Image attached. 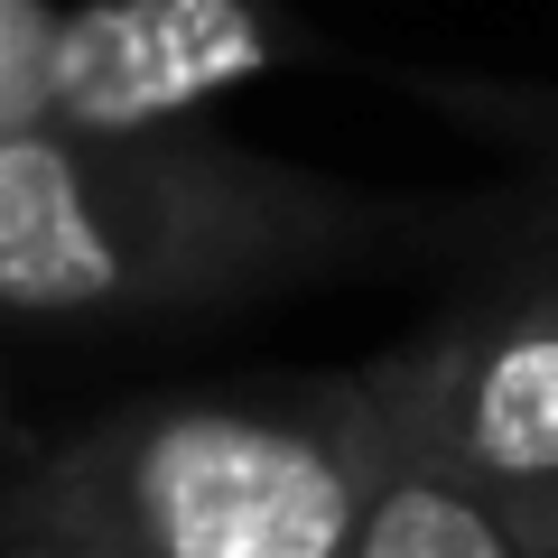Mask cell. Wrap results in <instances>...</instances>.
<instances>
[{
    "label": "cell",
    "instance_id": "3",
    "mask_svg": "<svg viewBox=\"0 0 558 558\" xmlns=\"http://www.w3.org/2000/svg\"><path fill=\"white\" fill-rule=\"evenodd\" d=\"M344 391L391 465H438L494 502L558 484V252L457 299Z\"/></svg>",
    "mask_w": 558,
    "mask_h": 558
},
{
    "label": "cell",
    "instance_id": "7",
    "mask_svg": "<svg viewBox=\"0 0 558 558\" xmlns=\"http://www.w3.org/2000/svg\"><path fill=\"white\" fill-rule=\"evenodd\" d=\"M502 521H512L521 558H558V484H539V494H512V502H502Z\"/></svg>",
    "mask_w": 558,
    "mask_h": 558
},
{
    "label": "cell",
    "instance_id": "1",
    "mask_svg": "<svg viewBox=\"0 0 558 558\" xmlns=\"http://www.w3.org/2000/svg\"><path fill=\"white\" fill-rule=\"evenodd\" d=\"M475 233V215L299 178L186 131L0 140V317H159Z\"/></svg>",
    "mask_w": 558,
    "mask_h": 558
},
{
    "label": "cell",
    "instance_id": "5",
    "mask_svg": "<svg viewBox=\"0 0 558 558\" xmlns=\"http://www.w3.org/2000/svg\"><path fill=\"white\" fill-rule=\"evenodd\" d=\"M344 558H521V539L494 494L438 475V465H381Z\"/></svg>",
    "mask_w": 558,
    "mask_h": 558
},
{
    "label": "cell",
    "instance_id": "8",
    "mask_svg": "<svg viewBox=\"0 0 558 558\" xmlns=\"http://www.w3.org/2000/svg\"><path fill=\"white\" fill-rule=\"evenodd\" d=\"M0 558H121V549H102V539H57V531H10Z\"/></svg>",
    "mask_w": 558,
    "mask_h": 558
},
{
    "label": "cell",
    "instance_id": "6",
    "mask_svg": "<svg viewBox=\"0 0 558 558\" xmlns=\"http://www.w3.org/2000/svg\"><path fill=\"white\" fill-rule=\"evenodd\" d=\"M47 75H57V10L0 0V140L47 131Z\"/></svg>",
    "mask_w": 558,
    "mask_h": 558
},
{
    "label": "cell",
    "instance_id": "4",
    "mask_svg": "<svg viewBox=\"0 0 558 558\" xmlns=\"http://www.w3.org/2000/svg\"><path fill=\"white\" fill-rule=\"evenodd\" d=\"M279 65V38L252 0H84L57 10L47 131H178L223 84Z\"/></svg>",
    "mask_w": 558,
    "mask_h": 558
},
{
    "label": "cell",
    "instance_id": "2",
    "mask_svg": "<svg viewBox=\"0 0 558 558\" xmlns=\"http://www.w3.org/2000/svg\"><path fill=\"white\" fill-rule=\"evenodd\" d=\"M381 465L344 381L140 400L38 465L10 531L102 539L121 558H344Z\"/></svg>",
    "mask_w": 558,
    "mask_h": 558
}]
</instances>
